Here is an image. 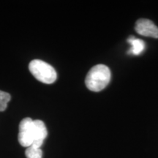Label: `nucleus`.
<instances>
[{
  "label": "nucleus",
  "instance_id": "1",
  "mask_svg": "<svg viewBox=\"0 0 158 158\" xmlns=\"http://www.w3.org/2000/svg\"><path fill=\"white\" fill-rule=\"evenodd\" d=\"M110 71L104 64H98L91 68L86 75L85 84L92 92H100L107 86L110 81Z\"/></svg>",
  "mask_w": 158,
  "mask_h": 158
},
{
  "label": "nucleus",
  "instance_id": "2",
  "mask_svg": "<svg viewBox=\"0 0 158 158\" xmlns=\"http://www.w3.org/2000/svg\"><path fill=\"white\" fill-rule=\"evenodd\" d=\"M29 70L35 78L44 84H53L56 80L57 74L54 68L40 59L31 61L29 64Z\"/></svg>",
  "mask_w": 158,
  "mask_h": 158
},
{
  "label": "nucleus",
  "instance_id": "3",
  "mask_svg": "<svg viewBox=\"0 0 158 158\" xmlns=\"http://www.w3.org/2000/svg\"><path fill=\"white\" fill-rule=\"evenodd\" d=\"M34 138V127L33 120L27 117L21 120L19 124V133L18 139L19 143L23 147H29L33 144Z\"/></svg>",
  "mask_w": 158,
  "mask_h": 158
},
{
  "label": "nucleus",
  "instance_id": "4",
  "mask_svg": "<svg viewBox=\"0 0 158 158\" xmlns=\"http://www.w3.org/2000/svg\"><path fill=\"white\" fill-rule=\"evenodd\" d=\"M135 29L138 34L142 36L158 38V27L149 19H138L136 21Z\"/></svg>",
  "mask_w": 158,
  "mask_h": 158
},
{
  "label": "nucleus",
  "instance_id": "5",
  "mask_svg": "<svg viewBox=\"0 0 158 158\" xmlns=\"http://www.w3.org/2000/svg\"><path fill=\"white\" fill-rule=\"evenodd\" d=\"M33 127H34V138H33V144L31 146L40 148L43 145V141L48 135V131L45 123L41 120H33Z\"/></svg>",
  "mask_w": 158,
  "mask_h": 158
},
{
  "label": "nucleus",
  "instance_id": "6",
  "mask_svg": "<svg viewBox=\"0 0 158 158\" xmlns=\"http://www.w3.org/2000/svg\"><path fill=\"white\" fill-rule=\"evenodd\" d=\"M127 42L130 45V48L128 51V54L130 55H135L138 56L145 50L146 45L143 40L141 39L136 38L135 37L130 36L127 39Z\"/></svg>",
  "mask_w": 158,
  "mask_h": 158
},
{
  "label": "nucleus",
  "instance_id": "7",
  "mask_svg": "<svg viewBox=\"0 0 158 158\" xmlns=\"http://www.w3.org/2000/svg\"><path fill=\"white\" fill-rule=\"evenodd\" d=\"M25 155L27 158H42L43 152L40 148L30 146L26 149Z\"/></svg>",
  "mask_w": 158,
  "mask_h": 158
},
{
  "label": "nucleus",
  "instance_id": "8",
  "mask_svg": "<svg viewBox=\"0 0 158 158\" xmlns=\"http://www.w3.org/2000/svg\"><path fill=\"white\" fill-rule=\"evenodd\" d=\"M10 94L0 90V111H3L7 108V103L10 100Z\"/></svg>",
  "mask_w": 158,
  "mask_h": 158
}]
</instances>
